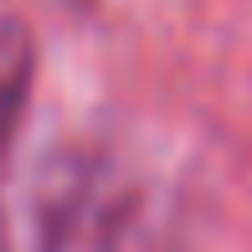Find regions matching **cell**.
<instances>
[{
	"mask_svg": "<svg viewBox=\"0 0 252 252\" xmlns=\"http://www.w3.org/2000/svg\"><path fill=\"white\" fill-rule=\"evenodd\" d=\"M41 252H113V190L98 165H67L41 206Z\"/></svg>",
	"mask_w": 252,
	"mask_h": 252,
	"instance_id": "6da1fadb",
	"label": "cell"
},
{
	"mask_svg": "<svg viewBox=\"0 0 252 252\" xmlns=\"http://www.w3.org/2000/svg\"><path fill=\"white\" fill-rule=\"evenodd\" d=\"M31 72H36L31 31L16 16H5L0 21V165H5L10 144H16L21 113H26V93H31Z\"/></svg>",
	"mask_w": 252,
	"mask_h": 252,
	"instance_id": "7a4b0ae2",
	"label": "cell"
}]
</instances>
